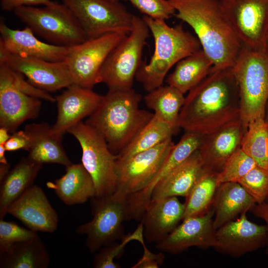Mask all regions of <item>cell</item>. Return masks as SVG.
Here are the masks:
<instances>
[{
  "label": "cell",
  "mask_w": 268,
  "mask_h": 268,
  "mask_svg": "<svg viewBox=\"0 0 268 268\" xmlns=\"http://www.w3.org/2000/svg\"><path fill=\"white\" fill-rule=\"evenodd\" d=\"M240 117L239 89L232 67H212L185 97L178 127L204 135L240 120Z\"/></svg>",
  "instance_id": "cell-1"
},
{
  "label": "cell",
  "mask_w": 268,
  "mask_h": 268,
  "mask_svg": "<svg viewBox=\"0 0 268 268\" xmlns=\"http://www.w3.org/2000/svg\"><path fill=\"white\" fill-rule=\"evenodd\" d=\"M174 16L187 23L197 35L213 67H232L242 49L219 0H168Z\"/></svg>",
  "instance_id": "cell-2"
},
{
  "label": "cell",
  "mask_w": 268,
  "mask_h": 268,
  "mask_svg": "<svg viewBox=\"0 0 268 268\" xmlns=\"http://www.w3.org/2000/svg\"><path fill=\"white\" fill-rule=\"evenodd\" d=\"M141 95L133 88L109 90L85 123L105 137L117 155L151 119L154 113L141 109Z\"/></svg>",
  "instance_id": "cell-3"
},
{
  "label": "cell",
  "mask_w": 268,
  "mask_h": 268,
  "mask_svg": "<svg viewBox=\"0 0 268 268\" xmlns=\"http://www.w3.org/2000/svg\"><path fill=\"white\" fill-rule=\"evenodd\" d=\"M152 35L154 52L148 63L142 61L135 79L150 92L163 85L169 70L182 59L201 49L199 40L181 25L170 26L165 20L144 15Z\"/></svg>",
  "instance_id": "cell-4"
},
{
  "label": "cell",
  "mask_w": 268,
  "mask_h": 268,
  "mask_svg": "<svg viewBox=\"0 0 268 268\" xmlns=\"http://www.w3.org/2000/svg\"><path fill=\"white\" fill-rule=\"evenodd\" d=\"M239 89L240 120L247 130L249 123L265 116L268 99V53L242 46L232 67Z\"/></svg>",
  "instance_id": "cell-5"
},
{
  "label": "cell",
  "mask_w": 268,
  "mask_h": 268,
  "mask_svg": "<svg viewBox=\"0 0 268 268\" xmlns=\"http://www.w3.org/2000/svg\"><path fill=\"white\" fill-rule=\"evenodd\" d=\"M149 33L143 19L134 15L130 32L109 55L100 71L98 83L106 84L111 90L133 88Z\"/></svg>",
  "instance_id": "cell-6"
},
{
  "label": "cell",
  "mask_w": 268,
  "mask_h": 268,
  "mask_svg": "<svg viewBox=\"0 0 268 268\" xmlns=\"http://www.w3.org/2000/svg\"><path fill=\"white\" fill-rule=\"evenodd\" d=\"M15 15L34 34L52 44L71 47L87 39L75 15L63 2H52L42 7L22 6Z\"/></svg>",
  "instance_id": "cell-7"
},
{
  "label": "cell",
  "mask_w": 268,
  "mask_h": 268,
  "mask_svg": "<svg viewBox=\"0 0 268 268\" xmlns=\"http://www.w3.org/2000/svg\"><path fill=\"white\" fill-rule=\"evenodd\" d=\"M78 140L82 149L81 164L91 176L96 195L113 194L116 190V155L110 149L104 136L96 129L81 121L67 131Z\"/></svg>",
  "instance_id": "cell-8"
},
{
  "label": "cell",
  "mask_w": 268,
  "mask_h": 268,
  "mask_svg": "<svg viewBox=\"0 0 268 268\" xmlns=\"http://www.w3.org/2000/svg\"><path fill=\"white\" fill-rule=\"evenodd\" d=\"M92 219L76 231L87 236L86 246L94 254L124 237V221L128 219L126 199L113 194L91 199Z\"/></svg>",
  "instance_id": "cell-9"
},
{
  "label": "cell",
  "mask_w": 268,
  "mask_h": 268,
  "mask_svg": "<svg viewBox=\"0 0 268 268\" xmlns=\"http://www.w3.org/2000/svg\"><path fill=\"white\" fill-rule=\"evenodd\" d=\"M81 24L87 39L111 33L128 34L133 14L120 0H62Z\"/></svg>",
  "instance_id": "cell-10"
},
{
  "label": "cell",
  "mask_w": 268,
  "mask_h": 268,
  "mask_svg": "<svg viewBox=\"0 0 268 268\" xmlns=\"http://www.w3.org/2000/svg\"><path fill=\"white\" fill-rule=\"evenodd\" d=\"M222 10L243 47L267 50L268 0H219Z\"/></svg>",
  "instance_id": "cell-11"
},
{
  "label": "cell",
  "mask_w": 268,
  "mask_h": 268,
  "mask_svg": "<svg viewBox=\"0 0 268 268\" xmlns=\"http://www.w3.org/2000/svg\"><path fill=\"white\" fill-rule=\"evenodd\" d=\"M127 34L108 33L69 47L65 61L74 84L92 89L98 84L100 71L107 58Z\"/></svg>",
  "instance_id": "cell-12"
},
{
  "label": "cell",
  "mask_w": 268,
  "mask_h": 268,
  "mask_svg": "<svg viewBox=\"0 0 268 268\" xmlns=\"http://www.w3.org/2000/svg\"><path fill=\"white\" fill-rule=\"evenodd\" d=\"M174 144L171 137L127 159H116L114 194L127 199L146 188L159 172Z\"/></svg>",
  "instance_id": "cell-13"
},
{
  "label": "cell",
  "mask_w": 268,
  "mask_h": 268,
  "mask_svg": "<svg viewBox=\"0 0 268 268\" xmlns=\"http://www.w3.org/2000/svg\"><path fill=\"white\" fill-rule=\"evenodd\" d=\"M0 63L22 74L35 87L48 92L74 84L65 61L54 62L15 56L0 49Z\"/></svg>",
  "instance_id": "cell-14"
},
{
  "label": "cell",
  "mask_w": 268,
  "mask_h": 268,
  "mask_svg": "<svg viewBox=\"0 0 268 268\" xmlns=\"http://www.w3.org/2000/svg\"><path fill=\"white\" fill-rule=\"evenodd\" d=\"M212 207L206 213L183 220L156 247L162 252L181 253L189 248H214L216 245V229L213 225Z\"/></svg>",
  "instance_id": "cell-15"
},
{
  "label": "cell",
  "mask_w": 268,
  "mask_h": 268,
  "mask_svg": "<svg viewBox=\"0 0 268 268\" xmlns=\"http://www.w3.org/2000/svg\"><path fill=\"white\" fill-rule=\"evenodd\" d=\"M268 232L266 225L249 220L246 213L229 221L216 230L218 251L232 257L239 258L266 246Z\"/></svg>",
  "instance_id": "cell-16"
},
{
  "label": "cell",
  "mask_w": 268,
  "mask_h": 268,
  "mask_svg": "<svg viewBox=\"0 0 268 268\" xmlns=\"http://www.w3.org/2000/svg\"><path fill=\"white\" fill-rule=\"evenodd\" d=\"M7 213L36 232L53 233L58 225V215L42 189L37 185L28 188L13 201Z\"/></svg>",
  "instance_id": "cell-17"
},
{
  "label": "cell",
  "mask_w": 268,
  "mask_h": 268,
  "mask_svg": "<svg viewBox=\"0 0 268 268\" xmlns=\"http://www.w3.org/2000/svg\"><path fill=\"white\" fill-rule=\"evenodd\" d=\"M0 49L9 54L49 62L65 61L69 47L42 42L28 27L13 29L3 21L0 24Z\"/></svg>",
  "instance_id": "cell-18"
},
{
  "label": "cell",
  "mask_w": 268,
  "mask_h": 268,
  "mask_svg": "<svg viewBox=\"0 0 268 268\" xmlns=\"http://www.w3.org/2000/svg\"><path fill=\"white\" fill-rule=\"evenodd\" d=\"M41 107L40 99L23 93L0 69V127L13 133L24 121L36 119Z\"/></svg>",
  "instance_id": "cell-19"
},
{
  "label": "cell",
  "mask_w": 268,
  "mask_h": 268,
  "mask_svg": "<svg viewBox=\"0 0 268 268\" xmlns=\"http://www.w3.org/2000/svg\"><path fill=\"white\" fill-rule=\"evenodd\" d=\"M103 95L92 89L73 84L55 97L57 117L52 126L57 134L63 135L68 130L95 110Z\"/></svg>",
  "instance_id": "cell-20"
},
{
  "label": "cell",
  "mask_w": 268,
  "mask_h": 268,
  "mask_svg": "<svg viewBox=\"0 0 268 268\" xmlns=\"http://www.w3.org/2000/svg\"><path fill=\"white\" fill-rule=\"evenodd\" d=\"M245 131L239 120L204 135L198 150L204 168L219 172L228 158L241 147Z\"/></svg>",
  "instance_id": "cell-21"
},
{
  "label": "cell",
  "mask_w": 268,
  "mask_h": 268,
  "mask_svg": "<svg viewBox=\"0 0 268 268\" xmlns=\"http://www.w3.org/2000/svg\"><path fill=\"white\" fill-rule=\"evenodd\" d=\"M203 136V135L197 133L185 132L178 143L174 145L153 181L143 190L128 198V207L132 214L136 217L143 215L150 203L155 186L169 172L199 149Z\"/></svg>",
  "instance_id": "cell-22"
},
{
  "label": "cell",
  "mask_w": 268,
  "mask_h": 268,
  "mask_svg": "<svg viewBox=\"0 0 268 268\" xmlns=\"http://www.w3.org/2000/svg\"><path fill=\"white\" fill-rule=\"evenodd\" d=\"M185 211V203L177 197L151 201L141 219L146 242L157 243L165 238L183 219Z\"/></svg>",
  "instance_id": "cell-23"
},
{
  "label": "cell",
  "mask_w": 268,
  "mask_h": 268,
  "mask_svg": "<svg viewBox=\"0 0 268 268\" xmlns=\"http://www.w3.org/2000/svg\"><path fill=\"white\" fill-rule=\"evenodd\" d=\"M206 170L197 150L157 184L150 201L171 197H186Z\"/></svg>",
  "instance_id": "cell-24"
},
{
  "label": "cell",
  "mask_w": 268,
  "mask_h": 268,
  "mask_svg": "<svg viewBox=\"0 0 268 268\" xmlns=\"http://www.w3.org/2000/svg\"><path fill=\"white\" fill-rule=\"evenodd\" d=\"M24 131L30 140L27 156L30 158L42 164L56 163L67 167L72 163L63 147V135L55 133L48 123L28 124Z\"/></svg>",
  "instance_id": "cell-25"
},
{
  "label": "cell",
  "mask_w": 268,
  "mask_h": 268,
  "mask_svg": "<svg viewBox=\"0 0 268 268\" xmlns=\"http://www.w3.org/2000/svg\"><path fill=\"white\" fill-rule=\"evenodd\" d=\"M66 173L54 182L47 183L66 204L72 205L86 202L96 195L93 179L81 163L66 167Z\"/></svg>",
  "instance_id": "cell-26"
},
{
  "label": "cell",
  "mask_w": 268,
  "mask_h": 268,
  "mask_svg": "<svg viewBox=\"0 0 268 268\" xmlns=\"http://www.w3.org/2000/svg\"><path fill=\"white\" fill-rule=\"evenodd\" d=\"M256 204L253 198L238 182L220 184L213 202L214 228L216 230L238 215L250 211Z\"/></svg>",
  "instance_id": "cell-27"
},
{
  "label": "cell",
  "mask_w": 268,
  "mask_h": 268,
  "mask_svg": "<svg viewBox=\"0 0 268 268\" xmlns=\"http://www.w3.org/2000/svg\"><path fill=\"white\" fill-rule=\"evenodd\" d=\"M42 165L23 157L0 182V219L7 213L9 205L33 185Z\"/></svg>",
  "instance_id": "cell-28"
},
{
  "label": "cell",
  "mask_w": 268,
  "mask_h": 268,
  "mask_svg": "<svg viewBox=\"0 0 268 268\" xmlns=\"http://www.w3.org/2000/svg\"><path fill=\"white\" fill-rule=\"evenodd\" d=\"M50 262L49 254L38 235L0 252V268H47Z\"/></svg>",
  "instance_id": "cell-29"
},
{
  "label": "cell",
  "mask_w": 268,
  "mask_h": 268,
  "mask_svg": "<svg viewBox=\"0 0 268 268\" xmlns=\"http://www.w3.org/2000/svg\"><path fill=\"white\" fill-rule=\"evenodd\" d=\"M212 67V61L201 48L178 62L166 82L185 94L199 84Z\"/></svg>",
  "instance_id": "cell-30"
},
{
  "label": "cell",
  "mask_w": 268,
  "mask_h": 268,
  "mask_svg": "<svg viewBox=\"0 0 268 268\" xmlns=\"http://www.w3.org/2000/svg\"><path fill=\"white\" fill-rule=\"evenodd\" d=\"M143 100L155 116L173 128H179V115L185 100L183 93L172 86L162 85L147 92Z\"/></svg>",
  "instance_id": "cell-31"
},
{
  "label": "cell",
  "mask_w": 268,
  "mask_h": 268,
  "mask_svg": "<svg viewBox=\"0 0 268 268\" xmlns=\"http://www.w3.org/2000/svg\"><path fill=\"white\" fill-rule=\"evenodd\" d=\"M176 130L154 114L147 124L116 155L117 159L124 160L150 149L171 138Z\"/></svg>",
  "instance_id": "cell-32"
},
{
  "label": "cell",
  "mask_w": 268,
  "mask_h": 268,
  "mask_svg": "<svg viewBox=\"0 0 268 268\" xmlns=\"http://www.w3.org/2000/svg\"><path fill=\"white\" fill-rule=\"evenodd\" d=\"M217 173L206 169L186 197L185 211L183 219L203 214L213 206L218 186Z\"/></svg>",
  "instance_id": "cell-33"
},
{
  "label": "cell",
  "mask_w": 268,
  "mask_h": 268,
  "mask_svg": "<svg viewBox=\"0 0 268 268\" xmlns=\"http://www.w3.org/2000/svg\"><path fill=\"white\" fill-rule=\"evenodd\" d=\"M268 127L264 116L251 121L241 143V148L256 163L268 169Z\"/></svg>",
  "instance_id": "cell-34"
},
{
  "label": "cell",
  "mask_w": 268,
  "mask_h": 268,
  "mask_svg": "<svg viewBox=\"0 0 268 268\" xmlns=\"http://www.w3.org/2000/svg\"><path fill=\"white\" fill-rule=\"evenodd\" d=\"M257 164L241 147L226 160L217 174L218 185L226 182H238Z\"/></svg>",
  "instance_id": "cell-35"
},
{
  "label": "cell",
  "mask_w": 268,
  "mask_h": 268,
  "mask_svg": "<svg viewBox=\"0 0 268 268\" xmlns=\"http://www.w3.org/2000/svg\"><path fill=\"white\" fill-rule=\"evenodd\" d=\"M238 183L256 203L266 201L268 196V169L256 165Z\"/></svg>",
  "instance_id": "cell-36"
},
{
  "label": "cell",
  "mask_w": 268,
  "mask_h": 268,
  "mask_svg": "<svg viewBox=\"0 0 268 268\" xmlns=\"http://www.w3.org/2000/svg\"><path fill=\"white\" fill-rule=\"evenodd\" d=\"M37 235V232L22 227L14 222L0 219V252L15 243L30 240Z\"/></svg>",
  "instance_id": "cell-37"
},
{
  "label": "cell",
  "mask_w": 268,
  "mask_h": 268,
  "mask_svg": "<svg viewBox=\"0 0 268 268\" xmlns=\"http://www.w3.org/2000/svg\"><path fill=\"white\" fill-rule=\"evenodd\" d=\"M137 232V231H136ZM137 232L123 238L121 244L113 242L100 249L94 256L93 265L96 268H120L121 267L114 259L121 256L126 244L132 239H137Z\"/></svg>",
  "instance_id": "cell-38"
},
{
  "label": "cell",
  "mask_w": 268,
  "mask_h": 268,
  "mask_svg": "<svg viewBox=\"0 0 268 268\" xmlns=\"http://www.w3.org/2000/svg\"><path fill=\"white\" fill-rule=\"evenodd\" d=\"M141 13L154 19L166 20L176 10L168 0H128Z\"/></svg>",
  "instance_id": "cell-39"
},
{
  "label": "cell",
  "mask_w": 268,
  "mask_h": 268,
  "mask_svg": "<svg viewBox=\"0 0 268 268\" xmlns=\"http://www.w3.org/2000/svg\"><path fill=\"white\" fill-rule=\"evenodd\" d=\"M0 69L3 70L12 82L26 95L39 99L50 102H56L55 97L48 92L40 89L26 81L24 76L21 73L12 69L5 64L0 63Z\"/></svg>",
  "instance_id": "cell-40"
},
{
  "label": "cell",
  "mask_w": 268,
  "mask_h": 268,
  "mask_svg": "<svg viewBox=\"0 0 268 268\" xmlns=\"http://www.w3.org/2000/svg\"><path fill=\"white\" fill-rule=\"evenodd\" d=\"M30 145V138L24 130L13 133L4 146L7 151H15L20 149L28 151Z\"/></svg>",
  "instance_id": "cell-41"
},
{
  "label": "cell",
  "mask_w": 268,
  "mask_h": 268,
  "mask_svg": "<svg viewBox=\"0 0 268 268\" xmlns=\"http://www.w3.org/2000/svg\"><path fill=\"white\" fill-rule=\"evenodd\" d=\"M52 1L51 0H0V5L3 11H13L22 6L47 5Z\"/></svg>",
  "instance_id": "cell-42"
},
{
  "label": "cell",
  "mask_w": 268,
  "mask_h": 268,
  "mask_svg": "<svg viewBox=\"0 0 268 268\" xmlns=\"http://www.w3.org/2000/svg\"><path fill=\"white\" fill-rule=\"evenodd\" d=\"M162 254V253L158 255L152 254L145 247L143 256L132 268H158L159 266L163 262L164 256Z\"/></svg>",
  "instance_id": "cell-43"
},
{
  "label": "cell",
  "mask_w": 268,
  "mask_h": 268,
  "mask_svg": "<svg viewBox=\"0 0 268 268\" xmlns=\"http://www.w3.org/2000/svg\"><path fill=\"white\" fill-rule=\"evenodd\" d=\"M250 211L256 217L264 220L266 223L268 232L267 242L266 244V253L268 256V203L264 202L256 203L250 210Z\"/></svg>",
  "instance_id": "cell-44"
},
{
  "label": "cell",
  "mask_w": 268,
  "mask_h": 268,
  "mask_svg": "<svg viewBox=\"0 0 268 268\" xmlns=\"http://www.w3.org/2000/svg\"><path fill=\"white\" fill-rule=\"evenodd\" d=\"M8 131L4 128H0V144H4L10 136Z\"/></svg>",
  "instance_id": "cell-45"
},
{
  "label": "cell",
  "mask_w": 268,
  "mask_h": 268,
  "mask_svg": "<svg viewBox=\"0 0 268 268\" xmlns=\"http://www.w3.org/2000/svg\"><path fill=\"white\" fill-rule=\"evenodd\" d=\"M10 168V164H0V182L4 178L8 173Z\"/></svg>",
  "instance_id": "cell-46"
},
{
  "label": "cell",
  "mask_w": 268,
  "mask_h": 268,
  "mask_svg": "<svg viewBox=\"0 0 268 268\" xmlns=\"http://www.w3.org/2000/svg\"><path fill=\"white\" fill-rule=\"evenodd\" d=\"M6 151L4 144H0V164H7L8 163L5 156Z\"/></svg>",
  "instance_id": "cell-47"
},
{
  "label": "cell",
  "mask_w": 268,
  "mask_h": 268,
  "mask_svg": "<svg viewBox=\"0 0 268 268\" xmlns=\"http://www.w3.org/2000/svg\"><path fill=\"white\" fill-rule=\"evenodd\" d=\"M264 118L266 123L268 125V99L265 106Z\"/></svg>",
  "instance_id": "cell-48"
},
{
  "label": "cell",
  "mask_w": 268,
  "mask_h": 268,
  "mask_svg": "<svg viewBox=\"0 0 268 268\" xmlns=\"http://www.w3.org/2000/svg\"><path fill=\"white\" fill-rule=\"evenodd\" d=\"M267 51L268 53V39L267 45Z\"/></svg>",
  "instance_id": "cell-49"
},
{
  "label": "cell",
  "mask_w": 268,
  "mask_h": 268,
  "mask_svg": "<svg viewBox=\"0 0 268 268\" xmlns=\"http://www.w3.org/2000/svg\"></svg>",
  "instance_id": "cell-50"
},
{
  "label": "cell",
  "mask_w": 268,
  "mask_h": 268,
  "mask_svg": "<svg viewBox=\"0 0 268 268\" xmlns=\"http://www.w3.org/2000/svg\"><path fill=\"white\" fill-rule=\"evenodd\" d=\"M265 202H267L268 203V198H267V200H266V201Z\"/></svg>",
  "instance_id": "cell-51"
},
{
  "label": "cell",
  "mask_w": 268,
  "mask_h": 268,
  "mask_svg": "<svg viewBox=\"0 0 268 268\" xmlns=\"http://www.w3.org/2000/svg\"></svg>",
  "instance_id": "cell-52"
}]
</instances>
